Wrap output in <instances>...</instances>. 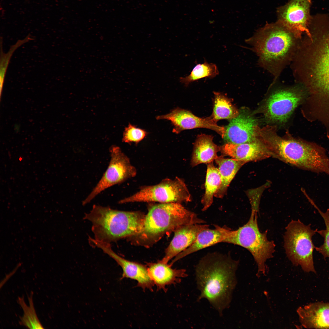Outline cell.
I'll list each match as a JSON object with an SVG mask.
<instances>
[{
	"mask_svg": "<svg viewBox=\"0 0 329 329\" xmlns=\"http://www.w3.org/2000/svg\"><path fill=\"white\" fill-rule=\"evenodd\" d=\"M239 261L229 255L217 252L202 257L195 268L199 299H205L222 315L231 303L237 280Z\"/></svg>",
	"mask_w": 329,
	"mask_h": 329,
	"instance_id": "cell-1",
	"label": "cell"
},
{
	"mask_svg": "<svg viewBox=\"0 0 329 329\" xmlns=\"http://www.w3.org/2000/svg\"><path fill=\"white\" fill-rule=\"evenodd\" d=\"M255 138L263 144L271 157L300 169L329 176V157L317 144L292 137L278 136L275 127H254Z\"/></svg>",
	"mask_w": 329,
	"mask_h": 329,
	"instance_id": "cell-2",
	"label": "cell"
},
{
	"mask_svg": "<svg viewBox=\"0 0 329 329\" xmlns=\"http://www.w3.org/2000/svg\"><path fill=\"white\" fill-rule=\"evenodd\" d=\"M297 39L289 29L277 20L265 24L246 42L257 56L259 65L271 73L276 80L292 61Z\"/></svg>",
	"mask_w": 329,
	"mask_h": 329,
	"instance_id": "cell-3",
	"label": "cell"
},
{
	"mask_svg": "<svg viewBox=\"0 0 329 329\" xmlns=\"http://www.w3.org/2000/svg\"><path fill=\"white\" fill-rule=\"evenodd\" d=\"M197 214L180 203H161L151 205L145 215L143 229L129 239L132 242L146 247L159 241L166 233L186 225L205 224Z\"/></svg>",
	"mask_w": 329,
	"mask_h": 329,
	"instance_id": "cell-4",
	"label": "cell"
},
{
	"mask_svg": "<svg viewBox=\"0 0 329 329\" xmlns=\"http://www.w3.org/2000/svg\"><path fill=\"white\" fill-rule=\"evenodd\" d=\"M145 216L139 211L119 210L95 204L84 219L91 223L94 239L110 243L140 233Z\"/></svg>",
	"mask_w": 329,
	"mask_h": 329,
	"instance_id": "cell-5",
	"label": "cell"
},
{
	"mask_svg": "<svg viewBox=\"0 0 329 329\" xmlns=\"http://www.w3.org/2000/svg\"><path fill=\"white\" fill-rule=\"evenodd\" d=\"M257 212L251 210L248 222L235 230H232L223 242L239 245L247 249L252 254L258 267L256 274L265 275L266 262L273 257L275 245L269 240L267 232L260 231L257 221Z\"/></svg>",
	"mask_w": 329,
	"mask_h": 329,
	"instance_id": "cell-6",
	"label": "cell"
},
{
	"mask_svg": "<svg viewBox=\"0 0 329 329\" xmlns=\"http://www.w3.org/2000/svg\"><path fill=\"white\" fill-rule=\"evenodd\" d=\"M285 229L284 247L288 259L304 271L316 273L313 256L315 246L312 238L317 229H312L310 225H305L299 220H292Z\"/></svg>",
	"mask_w": 329,
	"mask_h": 329,
	"instance_id": "cell-7",
	"label": "cell"
},
{
	"mask_svg": "<svg viewBox=\"0 0 329 329\" xmlns=\"http://www.w3.org/2000/svg\"><path fill=\"white\" fill-rule=\"evenodd\" d=\"M191 195L182 179H165L154 185L141 187L133 195L120 200L123 204L135 202H156L161 203L188 202L191 201Z\"/></svg>",
	"mask_w": 329,
	"mask_h": 329,
	"instance_id": "cell-8",
	"label": "cell"
},
{
	"mask_svg": "<svg viewBox=\"0 0 329 329\" xmlns=\"http://www.w3.org/2000/svg\"><path fill=\"white\" fill-rule=\"evenodd\" d=\"M109 151L111 158L108 168L97 184L82 202L83 205L90 202L106 189L133 177L136 174V168L119 147L111 146Z\"/></svg>",
	"mask_w": 329,
	"mask_h": 329,
	"instance_id": "cell-9",
	"label": "cell"
},
{
	"mask_svg": "<svg viewBox=\"0 0 329 329\" xmlns=\"http://www.w3.org/2000/svg\"><path fill=\"white\" fill-rule=\"evenodd\" d=\"M304 96L297 88H279L273 91L266 101L263 107L265 118L273 122L286 121L301 102Z\"/></svg>",
	"mask_w": 329,
	"mask_h": 329,
	"instance_id": "cell-10",
	"label": "cell"
},
{
	"mask_svg": "<svg viewBox=\"0 0 329 329\" xmlns=\"http://www.w3.org/2000/svg\"><path fill=\"white\" fill-rule=\"evenodd\" d=\"M312 0H290L277 10V20L289 29L298 39L305 33L311 39L309 29L312 16Z\"/></svg>",
	"mask_w": 329,
	"mask_h": 329,
	"instance_id": "cell-11",
	"label": "cell"
},
{
	"mask_svg": "<svg viewBox=\"0 0 329 329\" xmlns=\"http://www.w3.org/2000/svg\"><path fill=\"white\" fill-rule=\"evenodd\" d=\"M90 243L93 246L101 249L105 253L114 259L122 269L121 279L129 278L137 281V286L144 290L146 289L153 290L154 285L150 279L147 267L142 264L131 261L118 255L111 248L110 243H106L90 238Z\"/></svg>",
	"mask_w": 329,
	"mask_h": 329,
	"instance_id": "cell-12",
	"label": "cell"
},
{
	"mask_svg": "<svg viewBox=\"0 0 329 329\" xmlns=\"http://www.w3.org/2000/svg\"><path fill=\"white\" fill-rule=\"evenodd\" d=\"M157 120L170 121L174 127L172 132L178 134L182 131L196 128H204L214 130L223 139L225 133V127L219 126L211 115L205 118L196 116L188 110L176 108L165 115L156 117Z\"/></svg>",
	"mask_w": 329,
	"mask_h": 329,
	"instance_id": "cell-13",
	"label": "cell"
},
{
	"mask_svg": "<svg viewBox=\"0 0 329 329\" xmlns=\"http://www.w3.org/2000/svg\"><path fill=\"white\" fill-rule=\"evenodd\" d=\"M256 120L247 110L242 109L239 115L229 120L225 127V133L223 138L227 143L240 144L249 143L256 140L254 127L257 125Z\"/></svg>",
	"mask_w": 329,
	"mask_h": 329,
	"instance_id": "cell-14",
	"label": "cell"
},
{
	"mask_svg": "<svg viewBox=\"0 0 329 329\" xmlns=\"http://www.w3.org/2000/svg\"><path fill=\"white\" fill-rule=\"evenodd\" d=\"M316 52L311 69L312 83L329 99V30Z\"/></svg>",
	"mask_w": 329,
	"mask_h": 329,
	"instance_id": "cell-15",
	"label": "cell"
},
{
	"mask_svg": "<svg viewBox=\"0 0 329 329\" xmlns=\"http://www.w3.org/2000/svg\"><path fill=\"white\" fill-rule=\"evenodd\" d=\"M209 225L204 224H191L182 226L174 232V235L166 248L164 256L160 261L168 262L190 246L196 241L202 230L208 228Z\"/></svg>",
	"mask_w": 329,
	"mask_h": 329,
	"instance_id": "cell-16",
	"label": "cell"
},
{
	"mask_svg": "<svg viewBox=\"0 0 329 329\" xmlns=\"http://www.w3.org/2000/svg\"><path fill=\"white\" fill-rule=\"evenodd\" d=\"M223 155L245 161H256L271 157L266 147L258 140L251 142L240 144L226 143L220 147Z\"/></svg>",
	"mask_w": 329,
	"mask_h": 329,
	"instance_id": "cell-17",
	"label": "cell"
},
{
	"mask_svg": "<svg viewBox=\"0 0 329 329\" xmlns=\"http://www.w3.org/2000/svg\"><path fill=\"white\" fill-rule=\"evenodd\" d=\"M299 321L307 329H329V302L310 303L297 309Z\"/></svg>",
	"mask_w": 329,
	"mask_h": 329,
	"instance_id": "cell-18",
	"label": "cell"
},
{
	"mask_svg": "<svg viewBox=\"0 0 329 329\" xmlns=\"http://www.w3.org/2000/svg\"><path fill=\"white\" fill-rule=\"evenodd\" d=\"M149 276L155 285L157 290L162 289L166 292V286L181 282V278L187 276L184 269H174L172 266L160 260L157 263L147 264Z\"/></svg>",
	"mask_w": 329,
	"mask_h": 329,
	"instance_id": "cell-19",
	"label": "cell"
},
{
	"mask_svg": "<svg viewBox=\"0 0 329 329\" xmlns=\"http://www.w3.org/2000/svg\"><path fill=\"white\" fill-rule=\"evenodd\" d=\"M213 229H205L198 235L195 242L189 247L175 256L170 264L191 253L220 242H223L232 230L226 227L214 225Z\"/></svg>",
	"mask_w": 329,
	"mask_h": 329,
	"instance_id": "cell-20",
	"label": "cell"
},
{
	"mask_svg": "<svg viewBox=\"0 0 329 329\" xmlns=\"http://www.w3.org/2000/svg\"><path fill=\"white\" fill-rule=\"evenodd\" d=\"M213 138L211 135L203 134L197 136L191 160L193 167L202 163L208 164L218 157L217 153L220 151V147L214 143Z\"/></svg>",
	"mask_w": 329,
	"mask_h": 329,
	"instance_id": "cell-21",
	"label": "cell"
},
{
	"mask_svg": "<svg viewBox=\"0 0 329 329\" xmlns=\"http://www.w3.org/2000/svg\"><path fill=\"white\" fill-rule=\"evenodd\" d=\"M215 160L218 166L221 182L214 196L222 198L226 194L228 188L236 173L247 162L233 158H225L222 156H218Z\"/></svg>",
	"mask_w": 329,
	"mask_h": 329,
	"instance_id": "cell-22",
	"label": "cell"
},
{
	"mask_svg": "<svg viewBox=\"0 0 329 329\" xmlns=\"http://www.w3.org/2000/svg\"><path fill=\"white\" fill-rule=\"evenodd\" d=\"M221 182V176L218 168L214 166L213 162L208 163L205 185V192L201 200L202 210H206L211 205L213 196L218 189Z\"/></svg>",
	"mask_w": 329,
	"mask_h": 329,
	"instance_id": "cell-23",
	"label": "cell"
},
{
	"mask_svg": "<svg viewBox=\"0 0 329 329\" xmlns=\"http://www.w3.org/2000/svg\"><path fill=\"white\" fill-rule=\"evenodd\" d=\"M213 111L211 116L217 122L219 120H229L236 117L239 111L231 101L223 94L214 92Z\"/></svg>",
	"mask_w": 329,
	"mask_h": 329,
	"instance_id": "cell-24",
	"label": "cell"
},
{
	"mask_svg": "<svg viewBox=\"0 0 329 329\" xmlns=\"http://www.w3.org/2000/svg\"><path fill=\"white\" fill-rule=\"evenodd\" d=\"M218 74V70L215 64L208 63L205 61L202 64H197L189 75L185 77H180L179 80L185 86H187L192 82L205 78H213Z\"/></svg>",
	"mask_w": 329,
	"mask_h": 329,
	"instance_id": "cell-25",
	"label": "cell"
},
{
	"mask_svg": "<svg viewBox=\"0 0 329 329\" xmlns=\"http://www.w3.org/2000/svg\"><path fill=\"white\" fill-rule=\"evenodd\" d=\"M33 292L28 296L29 306H27L23 296L18 298L17 302L23 311V315L20 317L19 324L29 329H41L44 328L41 323L36 313L33 300Z\"/></svg>",
	"mask_w": 329,
	"mask_h": 329,
	"instance_id": "cell-26",
	"label": "cell"
},
{
	"mask_svg": "<svg viewBox=\"0 0 329 329\" xmlns=\"http://www.w3.org/2000/svg\"><path fill=\"white\" fill-rule=\"evenodd\" d=\"M308 200L320 214L324 220L326 226L325 229L317 230V232L323 238L324 241L322 245L319 247H315V249L321 254L324 258H329V209L324 212L320 210L310 198Z\"/></svg>",
	"mask_w": 329,
	"mask_h": 329,
	"instance_id": "cell-27",
	"label": "cell"
},
{
	"mask_svg": "<svg viewBox=\"0 0 329 329\" xmlns=\"http://www.w3.org/2000/svg\"><path fill=\"white\" fill-rule=\"evenodd\" d=\"M32 40L29 36L24 39L19 40L14 44L12 46L7 53H4L1 44V53L0 60V98L2 94L5 74L11 58L15 51L24 44Z\"/></svg>",
	"mask_w": 329,
	"mask_h": 329,
	"instance_id": "cell-28",
	"label": "cell"
},
{
	"mask_svg": "<svg viewBox=\"0 0 329 329\" xmlns=\"http://www.w3.org/2000/svg\"><path fill=\"white\" fill-rule=\"evenodd\" d=\"M147 135V133L144 130L137 128L129 124L125 129L122 141L126 143L134 142L137 144L142 140Z\"/></svg>",
	"mask_w": 329,
	"mask_h": 329,
	"instance_id": "cell-29",
	"label": "cell"
}]
</instances>
